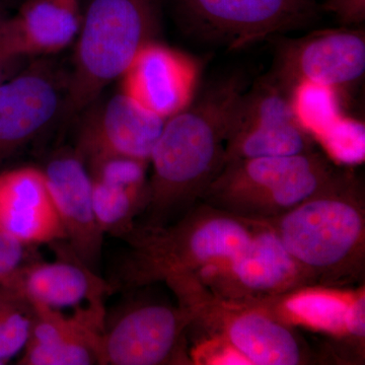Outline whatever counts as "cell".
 Wrapping results in <instances>:
<instances>
[{
    "label": "cell",
    "instance_id": "1",
    "mask_svg": "<svg viewBox=\"0 0 365 365\" xmlns=\"http://www.w3.org/2000/svg\"><path fill=\"white\" fill-rule=\"evenodd\" d=\"M247 88L242 74L225 76L165 121L148 162L146 227H163L175 213L185 215L200 203L225 165L232 113Z\"/></svg>",
    "mask_w": 365,
    "mask_h": 365
},
{
    "label": "cell",
    "instance_id": "2",
    "mask_svg": "<svg viewBox=\"0 0 365 365\" xmlns=\"http://www.w3.org/2000/svg\"><path fill=\"white\" fill-rule=\"evenodd\" d=\"M265 225L279 237L307 287L339 289L364 276V190L352 173L341 170L316 195Z\"/></svg>",
    "mask_w": 365,
    "mask_h": 365
},
{
    "label": "cell",
    "instance_id": "3",
    "mask_svg": "<svg viewBox=\"0 0 365 365\" xmlns=\"http://www.w3.org/2000/svg\"><path fill=\"white\" fill-rule=\"evenodd\" d=\"M160 29V0H91L76 37L73 71L66 79L60 112L64 121L95 104L144 46L157 40Z\"/></svg>",
    "mask_w": 365,
    "mask_h": 365
},
{
    "label": "cell",
    "instance_id": "4",
    "mask_svg": "<svg viewBox=\"0 0 365 365\" xmlns=\"http://www.w3.org/2000/svg\"><path fill=\"white\" fill-rule=\"evenodd\" d=\"M260 225L199 203L172 225L133 230L127 282L143 287L222 265L246 248Z\"/></svg>",
    "mask_w": 365,
    "mask_h": 365
},
{
    "label": "cell",
    "instance_id": "5",
    "mask_svg": "<svg viewBox=\"0 0 365 365\" xmlns=\"http://www.w3.org/2000/svg\"><path fill=\"white\" fill-rule=\"evenodd\" d=\"M340 172L328 155L316 150L232 160L209 185L200 203L266 223L316 195Z\"/></svg>",
    "mask_w": 365,
    "mask_h": 365
},
{
    "label": "cell",
    "instance_id": "6",
    "mask_svg": "<svg viewBox=\"0 0 365 365\" xmlns=\"http://www.w3.org/2000/svg\"><path fill=\"white\" fill-rule=\"evenodd\" d=\"M173 292L191 313L192 325L208 329L246 364L299 365L311 361L309 346L297 331L267 309L217 299L193 278L178 282Z\"/></svg>",
    "mask_w": 365,
    "mask_h": 365
},
{
    "label": "cell",
    "instance_id": "7",
    "mask_svg": "<svg viewBox=\"0 0 365 365\" xmlns=\"http://www.w3.org/2000/svg\"><path fill=\"white\" fill-rule=\"evenodd\" d=\"M188 33L232 49L300 30L318 20V0H172Z\"/></svg>",
    "mask_w": 365,
    "mask_h": 365
},
{
    "label": "cell",
    "instance_id": "8",
    "mask_svg": "<svg viewBox=\"0 0 365 365\" xmlns=\"http://www.w3.org/2000/svg\"><path fill=\"white\" fill-rule=\"evenodd\" d=\"M312 150L314 138L297 121L289 91L272 76L247 88L232 113L225 165L232 160L287 157Z\"/></svg>",
    "mask_w": 365,
    "mask_h": 365
},
{
    "label": "cell",
    "instance_id": "9",
    "mask_svg": "<svg viewBox=\"0 0 365 365\" xmlns=\"http://www.w3.org/2000/svg\"><path fill=\"white\" fill-rule=\"evenodd\" d=\"M194 276L217 299L240 304H258L309 287L279 237L265 223L241 253Z\"/></svg>",
    "mask_w": 365,
    "mask_h": 365
},
{
    "label": "cell",
    "instance_id": "10",
    "mask_svg": "<svg viewBox=\"0 0 365 365\" xmlns=\"http://www.w3.org/2000/svg\"><path fill=\"white\" fill-rule=\"evenodd\" d=\"M192 314L163 302L137 304L122 314L101 341V364L160 365L182 361Z\"/></svg>",
    "mask_w": 365,
    "mask_h": 365
},
{
    "label": "cell",
    "instance_id": "11",
    "mask_svg": "<svg viewBox=\"0 0 365 365\" xmlns=\"http://www.w3.org/2000/svg\"><path fill=\"white\" fill-rule=\"evenodd\" d=\"M364 29H328L285 40L278 48L274 78L292 93L302 83L338 91L364 78Z\"/></svg>",
    "mask_w": 365,
    "mask_h": 365
},
{
    "label": "cell",
    "instance_id": "12",
    "mask_svg": "<svg viewBox=\"0 0 365 365\" xmlns=\"http://www.w3.org/2000/svg\"><path fill=\"white\" fill-rule=\"evenodd\" d=\"M85 112L76 148L85 160L118 155L148 163L167 121L122 91Z\"/></svg>",
    "mask_w": 365,
    "mask_h": 365
},
{
    "label": "cell",
    "instance_id": "13",
    "mask_svg": "<svg viewBox=\"0 0 365 365\" xmlns=\"http://www.w3.org/2000/svg\"><path fill=\"white\" fill-rule=\"evenodd\" d=\"M66 79L45 62L0 83V160L44 130L61 112Z\"/></svg>",
    "mask_w": 365,
    "mask_h": 365
},
{
    "label": "cell",
    "instance_id": "14",
    "mask_svg": "<svg viewBox=\"0 0 365 365\" xmlns=\"http://www.w3.org/2000/svg\"><path fill=\"white\" fill-rule=\"evenodd\" d=\"M54 262H34L24 265L11 279L1 284L31 307L74 311L104 307L112 287L93 269L79 260L67 246L58 248Z\"/></svg>",
    "mask_w": 365,
    "mask_h": 365
},
{
    "label": "cell",
    "instance_id": "15",
    "mask_svg": "<svg viewBox=\"0 0 365 365\" xmlns=\"http://www.w3.org/2000/svg\"><path fill=\"white\" fill-rule=\"evenodd\" d=\"M198 76L191 57L155 40L144 46L121 76V91L168 120L193 101Z\"/></svg>",
    "mask_w": 365,
    "mask_h": 365
},
{
    "label": "cell",
    "instance_id": "16",
    "mask_svg": "<svg viewBox=\"0 0 365 365\" xmlns=\"http://www.w3.org/2000/svg\"><path fill=\"white\" fill-rule=\"evenodd\" d=\"M68 247L88 267L97 266L104 232L93 204V182L85 158L76 150H60L42 169Z\"/></svg>",
    "mask_w": 365,
    "mask_h": 365
},
{
    "label": "cell",
    "instance_id": "17",
    "mask_svg": "<svg viewBox=\"0 0 365 365\" xmlns=\"http://www.w3.org/2000/svg\"><path fill=\"white\" fill-rule=\"evenodd\" d=\"M31 307L32 327L21 364H101L104 307L76 309L72 314L47 307Z\"/></svg>",
    "mask_w": 365,
    "mask_h": 365
},
{
    "label": "cell",
    "instance_id": "18",
    "mask_svg": "<svg viewBox=\"0 0 365 365\" xmlns=\"http://www.w3.org/2000/svg\"><path fill=\"white\" fill-rule=\"evenodd\" d=\"M0 232L26 246L66 239L42 169L21 167L0 174Z\"/></svg>",
    "mask_w": 365,
    "mask_h": 365
},
{
    "label": "cell",
    "instance_id": "19",
    "mask_svg": "<svg viewBox=\"0 0 365 365\" xmlns=\"http://www.w3.org/2000/svg\"><path fill=\"white\" fill-rule=\"evenodd\" d=\"M93 182V204L105 234L130 235L134 220L145 209L148 163L105 155L86 160Z\"/></svg>",
    "mask_w": 365,
    "mask_h": 365
},
{
    "label": "cell",
    "instance_id": "20",
    "mask_svg": "<svg viewBox=\"0 0 365 365\" xmlns=\"http://www.w3.org/2000/svg\"><path fill=\"white\" fill-rule=\"evenodd\" d=\"M81 21L79 0H26L11 18L19 54L62 51L78 37Z\"/></svg>",
    "mask_w": 365,
    "mask_h": 365
},
{
    "label": "cell",
    "instance_id": "21",
    "mask_svg": "<svg viewBox=\"0 0 365 365\" xmlns=\"http://www.w3.org/2000/svg\"><path fill=\"white\" fill-rule=\"evenodd\" d=\"M292 103L297 121L314 140L341 116L337 91L329 86L299 83L292 88Z\"/></svg>",
    "mask_w": 365,
    "mask_h": 365
},
{
    "label": "cell",
    "instance_id": "22",
    "mask_svg": "<svg viewBox=\"0 0 365 365\" xmlns=\"http://www.w3.org/2000/svg\"><path fill=\"white\" fill-rule=\"evenodd\" d=\"M0 290V361L11 359L25 348L30 337L33 309L30 304Z\"/></svg>",
    "mask_w": 365,
    "mask_h": 365
},
{
    "label": "cell",
    "instance_id": "23",
    "mask_svg": "<svg viewBox=\"0 0 365 365\" xmlns=\"http://www.w3.org/2000/svg\"><path fill=\"white\" fill-rule=\"evenodd\" d=\"M364 136L362 122L341 115L316 140L322 143L331 160L344 165H355L364 158Z\"/></svg>",
    "mask_w": 365,
    "mask_h": 365
},
{
    "label": "cell",
    "instance_id": "24",
    "mask_svg": "<svg viewBox=\"0 0 365 365\" xmlns=\"http://www.w3.org/2000/svg\"><path fill=\"white\" fill-rule=\"evenodd\" d=\"M28 247L30 246L0 232V285L23 267Z\"/></svg>",
    "mask_w": 365,
    "mask_h": 365
},
{
    "label": "cell",
    "instance_id": "25",
    "mask_svg": "<svg viewBox=\"0 0 365 365\" xmlns=\"http://www.w3.org/2000/svg\"><path fill=\"white\" fill-rule=\"evenodd\" d=\"M321 9L333 14L343 25H359L365 20V0H325Z\"/></svg>",
    "mask_w": 365,
    "mask_h": 365
},
{
    "label": "cell",
    "instance_id": "26",
    "mask_svg": "<svg viewBox=\"0 0 365 365\" xmlns=\"http://www.w3.org/2000/svg\"><path fill=\"white\" fill-rule=\"evenodd\" d=\"M20 57L14 39L11 18L0 13V66H9Z\"/></svg>",
    "mask_w": 365,
    "mask_h": 365
},
{
    "label": "cell",
    "instance_id": "27",
    "mask_svg": "<svg viewBox=\"0 0 365 365\" xmlns=\"http://www.w3.org/2000/svg\"><path fill=\"white\" fill-rule=\"evenodd\" d=\"M11 2L13 0H0V13H6V9Z\"/></svg>",
    "mask_w": 365,
    "mask_h": 365
},
{
    "label": "cell",
    "instance_id": "28",
    "mask_svg": "<svg viewBox=\"0 0 365 365\" xmlns=\"http://www.w3.org/2000/svg\"><path fill=\"white\" fill-rule=\"evenodd\" d=\"M6 67L0 66V83H2V81H4V69H6Z\"/></svg>",
    "mask_w": 365,
    "mask_h": 365
}]
</instances>
